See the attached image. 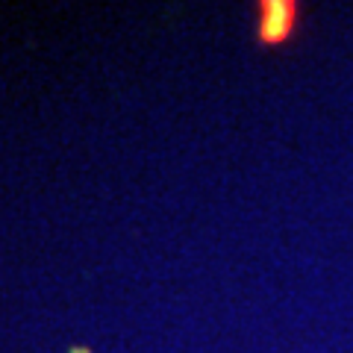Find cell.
<instances>
[{
    "instance_id": "cell-1",
    "label": "cell",
    "mask_w": 353,
    "mask_h": 353,
    "mask_svg": "<svg viewBox=\"0 0 353 353\" xmlns=\"http://www.w3.org/2000/svg\"><path fill=\"white\" fill-rule=\"evenodd\" d=\"M297 3L292 0H268L259 3V18H256V39L262 44H283L292 39L297 27Z\"/></svg>"
},
{
    "instance_id": "cell-2",
    "label": "cell",
    "mask_w": 353,
    "mask_h": 353,
    "mask_svg": "<svg viewBox=\"0 0 353 353\" xmlns=\"http://www.w3.org/2000/svg\"><path fill=\"white\" fill-rule=\"evenodd\" d=\"M74 353H88V347H74Z\"/></svg>"
}]
</instances>
